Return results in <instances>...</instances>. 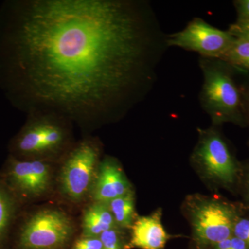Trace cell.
Returning a JSON list of instances; mask_svg holds the SVG:
<instances>
[{"label": "cell", "instance_id": "1", "mask_svg": "<svg viewBox=\"0 0 249 249\" xmlns=\"http://www.w3.org/2000/svg\"><path fill=\"white\" fill-rule=\"evenodd\" d=\"M145 0H23L0 16V77L28 113L120 119L155 86L167 49Z\"/></svg>", "mask_w": 249, "mask_h": 249}, {"label": "cell", "instance_id": "2", "mask_svg": "<svg viewBox=\"0 0 249 249\" xmlns=\"http://www.w3.org/2000/svg\"><path fill=\"white\" fill-rule=\"evenodd\" d=\"M199 65L203 75L199 101L213 125L242 122V96L229 64L219 59L199 56Z\"/></svg>", "mask_w": 249, "mask_h": 249}, {"label": "cell", "instance_id": "3", "mask_svg": "<svg viewBox=\"0 0 249 249\" xmlns=\"http://www.w3.org/2000/svg\"><path fill=\"white\" fill-rule=\"evenodd\" d=\"M28 115L27 124L13 142L18 155L39 160L69 152L73 147L68 118L47 111H31Z\"/></svg>", "mask_w": 249, "mask_h": 249}, {"label": "cell", "instance_id": "4", "mask_svg": "<svg viewBox=\"0 0 249 249\" xmlns=\"http://www.w3.org/2000/svg\"><path fill=\"white\" fill-rule=\"evenodd\" d=\"M192 199L188 202V211L198 249H212L232 237L234 224L240 217L233 204L206 196Z\"/></svg>", "mask_w": 249, "mask_h": 249}, {"label": "cell", "instance_id": "5", "mask_svg": "<svg viewBox=\"0 0 249 249\" xmlns=\"http://www.w3.org/2000/svg\"><path fill=\"white\" fill-rule=\"evenodd\" d=\"M199 139L192 155L193 164L206 179L232 187L239 178V166L227 142L215 127L199 129Z\"/></svg>", "mask_w": 249, "mask_h": 249}, {"label": "cell", "instance_id": "6", "mask_svg": "<svg viewBox=\"0 0 249 249\" xmlns=\"http://www.w3.org/2000/svg\"><path fill=\"white\" fill-rule=\"evenodd\" d=\"M100 152L98 142L91 139H83L67 152L60 183L62 193L69 199L81 200L89 191L99 165Z\"/></svg>", "mask_w": 249, "mask_h": 249}, {"label": "cell", "instance_id": "7", "mask_svg": "<svg viewBox=\"0 0 249 249\" xmlns=\"http://www.w3.org/2000/svg\"><path fill=\"white\" fill-rule=\"evenodd\" d=\"M235 37L229 31L213 27L200 18H195L182 30L167 34L168 48L179 47L196 52L201 57L220 59L230 49Z\"/></svg>", "mask_w": 249, "mask_h": 249}, {"label": "cell", "instance_id": "8", "mask_svg": "<svg viewBox=\"0 0 249 249\" xmlns=\"http://www.w3.org/2000/svg\"><path fill=\"white\" fill-rule=\"evenodd\" d=\"M73 232L70 218L58 210H45L32 216L21 232L25 249H57L65 245Z\"/></svg>", "mask_w": 249, "mask_h": 249}, {"label": "cell", "instance_id": "9", "mask_svg": "<svg viewBox=\"0 0 249 249\" xmlns=\"http://www.w3.org/2000/svg\"><path fill=\"white\" fill-rule=\"evenodd\" d=\"M9 178L14 188L24 196H40L50 183V167L42 160H11Z\"/></svg>", "mask_w": 249, "mask_h": 249}, {"label": "cell", "instance_id": "10", "mask_svg": "<svg viewBox=\"0 0 249 249\" xmlns=\"http://www.w3.org/2000/svg\"><path fill=\"white\" fill-rule=\"evenodd\" d=\"M93 196L98 202L109 201L132 191V186L115 159L106 157L98 165Z\"/></svg>", "mask_w": 249, "mask_h": 249}, {"label": "cell", "instance_id": "11", "mask_svg": "<svg viewBox=\"0 0 249 249\" xmlns=\"http://www.w3.org/2000/svg\"><path fill=\"white\" fill-rule=\"evenodd\" d=\"M161 209L147 216L136 218L131 227L129 247L140 249H165L173 236L168 234L161 222Z\"/></svg>", "mask_w": 249, "mask_h": 249}, {"label": "cell", "instance_id": "12", "mask_svg": "<svg viewBox=\"0 0 249 249\" xmlns=\"http://www.w3.org/2000/svg\"><path fill=\"white\" fill-rule=\"evenodd\" d=\"M117 227L107 203L96 201L83 217V237H99L103 232Z\"/></svg>", "mask_w": 249, "mask_h": 249}, {"label": "cell", "instance_id": "13", "mask_svg": "<svg viewBox=\"0 0 249 249\" xmlns=\"http://www.w3.org/2000/svg\"><path fill=\"white\" fill-rule=\"evenodd\" d=\"M116 227L130 229L135 221V201L133 191L107 203Z\"/></svg>", "mask_w": 249, "mask_h": 249}, {"label": "cell", "instance_id": "14", "mask_svg": "<svg viewBox=\"0 0 249 249\" xmlns=\"http://www.w3.org/2000/svg\"><path fill=\"white\" fill-rule=\"evenodd\" d=\"M219 60L249 71V41L235 38L231 47Z\"/></svg>", "mask_w": 249, "mask_h": 249}, {"label": "cell", "instance_id": "15", "mask_svg": "<svg viewBox=\"0 0 249 249\" xmlns=\"http://www.w3.org/2000/svg\"><path fill=\"white\" fill-rule=\"evenodd\" d=\"M14 211V201L11 196L0 186V238L7 230Z\"/></svg>", "mask_w": 249, "mask_h": 249}, {"label": "cell", "instance_id": "16", "mask_svg": "<svg viewBox=\"0 0 249 249\" xmlns=\"http://www.w3.org/2000/svg\"><path fill=\"white\" fill-rule=\"evenodd\" d=\"M119 227L113 228L103 232L99 236L103 244V249H123L124 240Z\"/></svg>", "mask_w": 249, "mask_h": 249}, {"label": "cell", "instance_id": "17", "mask_svg": "<svg viewBox=\"0 0 249 249\" xmlns=\"http://www.w3.org/2000/svg\"><path fill=\"white\" fill-rule=\"evenodd\" d=\"M232 236L249 246V219L238 217L234 224Z\"/></svg>", "mask_w": 249, "mask_h": 249}, {"label": "cell", "instance_id": "18", "mask_svg": "<svg viewBox=\"0 0 249 249\" xmlns=\"http://www.w3.org/2000/svg\"><path fill=\"white\" fill-rule=\"evenodd\" d=\"M228 31L235 38L249 41V22L237 21L230 26Z\"/></svg>", "mask_w": 249, "mask_h": 249}, {"label": "cell", "instance_id": "19", "mask_svg": "<svg viewBox=\"0 0 249 249\" xmlns=\"http://www.w3.org/2000/svg\"><path fill=\"white\" fill-rule=\"evenodd\" d=\"M73 249H103L99 237H83L77 240Z\"/></svg>", "mask_w": 249, "mask_h": 249}, {"label": "cell", "instance_id": "20", "mask_svg": "<svg viewBox=\"0 0 249 249\" xmlns=\"http://www.w3.org/2000/svg\"><path fill=\"white\" fill-rule=\"evenodd\" d=\"M234 4L238 16L237 21L249 22V0H238Z\"/></svg>", "mask_w": 249, "mask_h": 249}, {"label": "cell", "instance_id": "21", "mask_svg": "<svg viewBox=\"0 0 249 249\" xmlns=\"http://www.w3.org/2000/svg\"><path fill=\"white\" fill-rule=\"evenodd\" d=\"M229 249H249V246L247 245L243 241L232 236L231 243Z\"/></svg>", "mask_w": 249, "mask_h": 249}, {"label": "cell", "instance_id": "22", "mask_svg": "<svg viewBox=\"0 0 249 249\" xmlns=\"http://www.w3.org/2000/svg\"><path fill=\"white\" fill-rule=\"evenodd\" d=\"M245 191L246 199H247V200L248 201V202L249 203V167L245 175Z\"/></svg>", "mask_w": 249, "mask_h": 249}, {"label": "cell", "instance_id": "23", "mask_svg": "<svg viewBox=\"0 0 249 249\" xmlns=\"http://www.w3.org/2000/svg\"></svg>", "mask_w": 249, "mask_h": 249}]
</instances>
